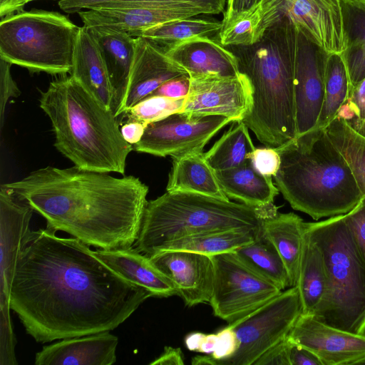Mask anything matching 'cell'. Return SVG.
Instances as JSON below:
<instances>
[{
  "mask_svg": "<svg viewBox=\"0 0 365 365\" xmlns=\"http://www.w3.org/2000/svg\"><path fill=\"white\" fill-rule=\"evenodd\" d=\"M30 230L17 256L9 307L37 342L111 331L148 298L79 240Z\"/></svg>",
  "mask_w": 365,
  "mask_h": 365,
  "instance_id": "6da1fadb",
  "label": "cell"
},
{
  "mask_svg": "<svg viewBox=\"0 0 365 365\" xmlns=\"http://www.w3.org/2000/svg\"><path fill=\"white\" fill-rule=\"evenodd\" d=\"M46 220L88 246L128 249L137 240L148 187L133 175L51 166L2 185Z\"/></svg>",
  "mask_w": 365,
  "mask_h": 365,
  "instance_id": "7a4b0ae2",
  "label": "cell"
},
{
  "mask_svg": "<svg viewBox=\"0 0 365 365\" xmlns=\"http://www.w3.org/2000/svg\"><path fill=\"white\" fill-rule=\"evenodd\" d=\"M298 29L287 16L267 27L255 43L232 46L239 70L250 83L252 108L242 120L267 147L297 137L294 68Z\"/></svg>",
  "mask_w": 365,
  "mask_h": 365,
  "instance_id": "3957f363",
  "label": "cell"
},
{
  "mask_svg": "<svg viewBox=\"0 0 365 365\" xmlns=\"http://www.w3.org/2000/svg\"><path fill=\"white\" fill-rule=\"evenodd\" d=\"M39 103L51 122L54 146L76 166L125 173L133 145L124 139L113 111L71 75L52 81L41 91Z\"/></svg>",
  "mask_w": 365,
  "mask_h": 365,
  "instance_id": "277c9868",
  "label": "cell"
},
{
  "mask_svg": "<svg viewBox=\"0 0 365 365\" xmlns=\"http://www.w3.org/2000/svg\"><path fill=\"white\" fill-rule=\"evenodd\" d=\"M276 148L281 164L274 178L293 209L318 220L346 214L364 197L326 129H314Z\"/></svg>",
  "mask_w": 365,
  "mask_h": 365,
  "instance_id": "5b68a950",
  "label": "cell"
},
{
  "mask_svg": "<svg viewBox=\"0 0 365 365\" xmlns=\"http://www.w3.org/2000/svg\"><path fill=\"white\" fill-rule=\"evenodd\" d=\"M277 212L273 205L254 207L207 195L166 192L148 201L134 245L148 257L171 241L204 232L261 227Z\"/></svg>",
  "mask_w": 365,
  "mask_h": 365,
  "instance_id": "8992f818",
  "label": "cell"
},
{
  "mask_svg": "<svg viewBox=\"0 0 365 365\" xmlns=\"http://www.w3.org/2000/svg\"><path fill=\"white\" fill-rule=\"evenodd\" d=\"M304 231L321 250L327 289L312 315L335 328L365 335V260L346 215L304 222Z\"/></svg>",
  "mask_w": 365,
  "mask_h": 365,
  "instance_id": "52a82bcc",
  "label": "cell"
},
{
  "mask_svg": "<svg viewBox=\"0 0 365 365\" xmlns=\"http://www.w3.org/2000/svg\"><path fill=\"white\" fill-rule=\"evenodd\" d=\"M80 27L66 16L33 9L1 18L0 59L51 75L71 73Z\"/></svg>",
  "mask_w": 365,
  "mask_h": 365,
  "instance_id": "ba28073f",
  "label": "cell"
},
{
  "mask_svg": "<svg viewBox=\"0 0 365 365\" xmlns=\"http://www.w3.org/2000/svg\"><path fill=\"white\" fill-rule=\"evenodd\" d=\"M302 314L297 286L278 295L240 319L229 323L238 347L215 365H252L269 349L284 339Z\"/></svg>",
  "mask_w": 365,
  "mask_h": 365,
  "instance_id": "9c48e42d",
  "label": "cell"
},
{
  "mask_svg": "<svg viewBox=\"0 0 365 365\" xmlns=\"http://www.w3.org/2000/svg\"><path fill=\"white\" fill-rule=\"evenodd\" d=\"M211 257L214 280L209 303L215 316L228 324L250 314L282 292L247 267L232 252Z\"/></svg>",
  "mask_w": 365,
  "mask_h": 365,
  "instance_id": "30bf717a",
  "label": "cell"
},
{
  "mask_svg": "<svg viewBox=\"0 0 365 365\" xmlns=\"http://www.w3.org/2000/svg\"><path fill=\"white\" fill-rule=\"evenodd\" d=\"M259 38L287 16L327 53L346 49L340 0H262Z\"/></svg>",
  "mask_w": 365,
  "mask_h": 365,
  "instance_id": "8fae6325",
  "label": "cell"
},
{
  "mask_svg": "<svg viewBox=\"0 0 365 365\" xmlns=\"http://www.w3.org/2000/svg\"><path fill=\"white\" fill-rule=\"evenodd\" d=\"M233 120L220 115H198L178 112L147 125L140 140L133 145L138 153L171 157L205 145Z\"/></svg>",
  "mask_w": 365,
  "mask_h": 365,
  "instance_id": "7c38bea8",
  "label": "cell"
},
{
  "mask_svg": "<svg viewBox=\"0 0 365 365\" xmlns=\"http://www.w3.org/2000/svg\"><path fill=\"white\" fill-rule=\"evenodd\" d=\"M327 55L324 50L298 29L294 68L297 137L314 130L317 124L325 95Z\"/></svg>",
  "mask_w": 365,
  "mask_h": 365,
  "instance_id": "4fadbf2b",
  "label": "cell"
},
{
  "mask_svg": "<svg viewBox=\"0 0 365 365\" xmlns=\"http://www.w3.org/2000/svg\"><path fill=\"white\" fill-rule=\"evenodd\" d=\"M252 104L250 83L242 73L230 77L193 78L182 112L220 115L234 122L246 118Z\"/></svg>",
  "mask_w": 365,
  "mask_h": 365,
  "instance_id": "5bb4252c",
  "label": "cell"
},
{
  "mask_svg": "<svg viewBox=\"0 0 365 365\" xmlns=\"http://www.w3.org/2000/svg\"><path fill=\"white\" fill-rule=\"evenodd\" d=\"M288 338L312 351L322 365H352L365 358V335L327 325L311 314L299 317Z\"/></svg>",
  "mask_w": 365,
  "mask_h": 365,
  "instance_id": "9a60e30c",
  "label": "cell"
},
{
  "mask_svg": "<svg viewBox=\"0 0 365 365\" xmlns=\"http://www.w3.org/2000/svg\"><path fill=\"white\" fill-rule=\"evenodd\" d=\"M150 259L170 279L177 295L186 306L210 302L214 280L210 256L184 250H165Z\"/></svg>",
  "mask_w": 365,
  "mask_h": 365,
  "instance_id": "2e32d148",
  "label": "cell"
},
{
  "mask_svg": "<svg viewBox=\"0 0 365 365\" xmlns=\"http://www.w3.org/2000/svg\"><path fill=\"white\" fill-rule=\"evenodd\" d=\"M185 75L188 74L167 56L163 48L143 37H135L133 66L119 117L166 81Z\"/></svg>",
  "mask_w": 365,
  "mask_h": 365,
  "instance_id": "e0dca14e",
  "label": "cell"
},
{
  "mask_svg": "<svg viewBox=\"0 0 365 365\" xmlns=\"http://www.w3.org/2000/svg\"><path fill=\"white\" fill-rule=\"evenodd\" d=\"M165 54L190 78L240 73L237 56L212 37H195L166 49Z\"/></svg>",
  "mask_w": 365,
  "mask_h": 365,
  "instance_id": "ac0fdd59",
  "label": "cell"
},
{
  "mask_svg": "<svg viewBox=\"0 0 365 365\" xmlns=\"http://www.w3.org/2000/svg\"><path fill=\"white\" fill-rule=\"evenodd\" d=\"M118 339L109 331L63 339L43 347L36 365H111L116 361Z\"/></svg>",
  "mask_w": 365,
  "mask_h": 365,
  "instance_id": "d6986e66",
  "label": "cell"
},
{
  "mask_svg": "<svg viewBox=\"0 0 365 365\" xmlns=\"http://www.w3.org/2000/svg\"><path fill=\"white\" fill-rule=\"evenodd\" d=\"M88 28L96 38L103 58L113 91L111 110L118 118L133 66L135 37L127 32L104 27Z\"/></svg>",
  "mask_w": 365,
  "mask_h": 365,
  "instance_id": "ffe728a7",
  "label": "cell"
},
{
  "mask_svg": "<svg viewBox=\"0 0 365 365\" xmlns=\"http://www.w3.org/2000/svg\"><path fill=\"white\" fill-rule=\"evenodd\" d=\"M78 14L87 27L108 28L132 36L167 21L198 16L188 11L155 6L88 9Z\"/></svg>",
  "mask_w": 365,
  "mask_h": 365,
  "instance_id": "44dd1931",
  "label": "cell"
},
{
  "mask_svg": "<svg viewBox=\"0 0 365 365\" xmlns=\"http://www.w3.org/2000/svg\"><path fill=\"white\" fill-rule=\"evenodd\" d=\"M93 253L116 274L146 289L153 297L177 295L170 279L153 264L150 257L135 247L115 250L97 249Z\"/></svg>",
  "mask_w": 365,
  "mask_h": 365,
  "instance_id": "7402d4cb",
  "label": "cell"
},
{
  "mask_svg": "<svg viewBox=\"0 0 365 365\" xmlns=\"http://www.w3.org/2000/svg\"><path fill=\"white\" fill-rule=\"evenodd\" d=\"M71 75L96 100L111 110L113 91L99 46L86 26L80 27Z\"/></svg>",
  "mask_w": 365,
  "mask_h": 365,
  "instance_id": "603a6c76",
  "label": "cell"
},
{
  "mask_svg": "<svg viewBox=\"0 0 365 365\" xmlns=\"http://www.w3.org/2000/svg\"><path fill=\"white\" fill-rule=\"evenodd\" d=\"M173 165L167 192H185L230 200L224 192L216 171L203 150H193L172 157Z\"/></svg>",
  "mask_w": 365,
  "mask_h": 365,
  "instance_id": "cb8c5ba5",
  "label": "cell"
},
{
  "mask_svg": "<svg viewBox=\"0 0 365 365\" xmlns=\"http://www.w3.org/2000/svg\"><path fill=\"white\" fill-rule=\"evenodd\" d=\"M226 195L251 207L262 208L274 205L279 194L272 177L260 173L250 159L244 164L226 170L216 172Z\"/></svg>",
  "mask_w": 365,
  "mask_h": 365,
  "instance_id": "d4e9b609",
  "label": "cell"
},
{
  "mask_svg": "<svg viewBox=\"0 0 365 365\" xmlns=\"http://www.w3.org/2000/svg\"><path fill=\"white\" fill-rule=\"evenodd\" d=\"M262 227L284 262L290 287L296 286L304 238V222L293 212H277L263 220Z\"/></svg>",
  "mask_w": 365,
  "mask_h": 365,
  "instance_id": "484cf974",
  "label": "cell"
},
{
  "mask_svg": "<svg viewBox=\"0 0 365 365\" xmlns=\"http://www.w3.org/2000/svg\"><path fill=\"white\" fill-rule=\"evenodd\" d=\"M327 273L324 255L304 231L297 287L302 314H312L322 302L327 289Z\"/></svg>",
  "mask_w": 365,
  "mask_h": 365,
  "instance_id": "4316f807",
  "label": "cell"
},
{
  "mask_svg": "<svg viewBox=\"0 0 365 365\" xmlns=\"http://www.w3.org/2000/svg\"><path fill=\"white\" fill-rule=\"evenodd\" d=\"M232 253L247 267L282 291L290 287L287 267L272 241L262 227L258 229L250 242Z\"/></svg>",
  "mask_w": 365,
  "mask_h": 365,
  "instance_id": "83f0119b",
  "label": "cell"
},
{
  "mask_svg": "<svg viewBox=\"0 0 365 365\" xmlns=\"http://www.w3.org/2000/svg\"><path fill=\"white\" fill-rule=\"evenodd\" d=\"M351 87L365 78V0H340Z\"/></svg>",
  "mask_w": 365,
  "mask_h": 365,
  "instance_id": "f1b7e54d",
  "label": "cell"
},
{
  "mask_svg": "<svg viewBox=\"0 0 365 365\" xmlns=\"http://www.w3.org/2000/svg\"><path fill=\"white\" fill-rule=\"evenodd\" d=\"M257 230L235 229L190 235L166 243L156 253L165 250H184L211 257L232 252L252 241Z\"/></svg>",
  "mask_w": 365,
  "mask_h": 365,
  "instance_id": "f546056e",
  "label": "cell"
},
{
  "mask_svg": "<svg viewBox=\"0 0 365 365\" xmlns=\"http://www.w3.org/2000/svg\"><path fill=\"white\" fill-rule=\"evenodd\" d=\"M191 16L167 21L135 34L166 49L195 37H212L219 33L222 21Z\"/></svg>",
  "mask_w": 365,
  "mask_h": 365,
  "instance_id": "4dcf8cb0",
  "label": "cell"
},
{
  "mask_svg": "<svg viewBox=\"0 0 365 365\" xmlns=\"http://www.w3.org/2000/svg\"><path fill=\"white\" fill-rule=\"evenodd\" d=\"M249 130L243 120L232 122L231 128L205 153L207 160L216 172L238 167L250 160L256 148Z\"/></svg>",
  "mask_w": 365,
  "mask_h": 365,
  "instance_id": "1f68e13d",
  "label": "cell"
},
{
  "mask_svg": "<svg viewBox=\"0 0 365 365\" xmlns=\"http://www.w3.org/2000/svg\"><path fill=\"white\" fill-rule=\"evenodd\" d=\"M351 82L341 53H328L325 69V95L317 128L325 129L347 101Z\"/></svg>",
  "mask_w": 365,
  "mask_h": 365,
  "instance_id": "d6a6232c",
  "label": "cell"
},
{
  "mask_svg": "<svg viewBox=\"0 0 365 365\" xmlns=\"http://www.w3.org/2000/svg\"><path fill=\"white\" fill-rule=\"evenodd\" d=\"M330 139L349 164L365 196V136L351 124L336 117L325 128Z\"/></svg>",
  "mask_w": 365,
  "mask_h": 365,
  "instance_id": "836d02e7",
  "label": "cell"
},
{
  "mask_svg": "<svg viewBox=\"0 0 365 365\" xmlns=\"http://www.w3.org/2000/svg\"><path fill=\"white\" fill-rule=\"evenodd\" d=\"M261 4L250 10L222 21L219 41L224 46H249L259 39Z\"/></svg>",
  "mask_w": 365,
  "mask_h": 365,
  "instance_id": "e575fe53",
  "label": "cell"
},
{
  "mask_svg": "<svg viewBox=\"0 0 365 365\" xmlns=\"http://www.w3.org/2000/svg\"><path fill=\"white\" fill-rule=\"evenodd\" d=\"M185 98H173L161 96H148L128 109L123 115L128 121H138L148 125L168 115L182 112Z\"/></svg>",
  "mask_w": 365,
  "mask_h": 365,
  "instance_id": "d590c367",
  "label": "cell"
},
{
  "mask_svg": "<svg viewBox=\"0 0 365 365\" xmlns=\"http://www.w3.org/2000/svg\"><path fill=\"white\" fill-rule=\"evenodd\" d=\"M217 341L212 354L196 356L192 358L193 365H215L218 361L231 356L238 347L237 336L228 325L217 333Z\"/></svg>",
  "mask_w": 365,
  "mask_h": 365,
  "instance_id": "8d00e7d4",
  "label": "cell"
},
{
  "mask_svg": "<svg viewBox=\"0 0 365 365\" xmlns=\"http://www.w3.org/2000/svg\"><path fill=\"white\" fill-rule=\"evenodd\" d=\"M250 159L260 173L268 177H274L281 164L280 155L276 148H255Z\"/></svg>",
  "mask_w": 365,
  "mask_h": 365,
  "instance_id": "74e56055",
  "label": "cell"
},
{
  "mask_svg": "<svg viewBox=\"0 0 365 365\" xmlns=\"http://www.w3.org/2000/svg\"><path fill=\"white\" fill-rule=\"evenodd\" d=\"M11 64L0 59V125L3 128L6 106L10 98L20 96L21 91L11 73Z\"/></svg>",
  "mask_w": 365,
  "mask_h": 365,
  "instance_id": "f35d334b",
  "label": "cell"
},
{
  "mask_svg": "<svg viewBox=\"0 0 365 365\" xmlns=\"http://www.w3.org/2000/svg\"><path fill=\"white\" fill-rule=\"evenodd\" d=\"M345 215L354 240L365 260V196Z\"/></svg>",
  "mask_w": 365,
  "mask_h": 365,
  "instance_id": "ab89813d",
  "label": "cell"
},
{
  "mask_svg": "<svg viewBox=\"0 0 365 365\" xmlns=\"http://www.w3.org/2000/svg\"><path fill=\"white\" fill-rule=\"evenodd\" d=\"M346 102L356 115L348 122L355 129L361 127L365 124V78L351 87Z\"/></svg>",
  "mask_w": 365,
  "mask_h": 365,
  "instance_id": "60d3db41",
  "label": "cell"
},
{
  "mask_svg": "<svg viewBox=\"0 0 365 365\" xmlns=\"http://www.w3.org/2000/svg\"><path fill=\"white\" fill-rule=\"evenodd\" d=\"M190 87V76L185 75L166 81L149 96H161L173 98H185L189 93Z\"/></svg>",
  "mask_w": 365,
  "mask_h": 365,
  "instance_id": "b9f144b4",
  "label": "cell"
},
{
  "mask_svg": "<svg viewBox=\"0 0 365 365\" xmlns=\"http://www.w3.org/2000/svg\"><path fill=\"white\" fill-rule=\"evenodd\" d=\"M253 365H290L287 336L265 351Z\"/></svg>",
  "mask_w": 365,
  "mask_h": 365,
  "instance_id": "7bdbcfd3",
  "label": "cell"
},
{
  "mask_svg": "<svg viewBox=\"0 0 365 365\" xmlns=\"http://www.w3.org/2000/svg\"><path fill=\"white\" fill-rule=\"evenodd\" d=\"M288 340L290 365H322L321 361L312 351L289 338Z\"/></svg>",
  "mask_w": 365,
  "mask_h": 365,
  "instance_id": "ee69618b",
  "label": "cell"
},
{
  "mask_svg": "<svg viewBox=\"0 0 365 365\" xmlns=\"http://www.w3.org/2000/svg\"><path fill=\"white\" fill-rule=\"evenodd\" d=\"M147 125L138 121H128L120 128L124 139L131 145L139 142Z\"/></svg>",
  "mask_w": 365,
  "mask_h": 365,
  "instance_id": "f6af8a7d",
  "label": "cell"
},
{
  "mask_svg": "<svg viewBox=\"0 0 365 365\" xmlns=\"http://www.w3.org/2000/svg\"><path fill=\"white\" fill-rule=\"evenodd\" d=\"M150 365H183L182 353L180 348L165 346L161 355L150 363Z\"/></svg>",
  "mask_w": 365,
  "mask_h": 365,
  "instance_id": "bcb514c9",
  "label": "cell"
},
{
  "mask_svg": "<svg viewBox=\"0 0 365 365\" xmlns=\"http://www.w3.org/2000/svg\"><path fill=\"white\" fill-rule=\"evenodd\" d=\"M262 1V0H227V9L224 14L223 20L250 10L259 5Z\"/></svg>",
  "mask_w": 365,
  "mask_h": 365,
  "instance_id": "7dc6e473",
  "label": "cell"
},
{
  "mask_svg": "<svg viewBox=\"0 0 365 365\" xmlns=\"http://www.w3.org/2000/svg\"><path fill=\"white\" fill-rule=\"evenodd\" d=\"M26 4L25 0H0L1 18L24 11Z\"/></svg>",
  "mask_w": 365,
  "mask_h": 365,
  "instance_id": "c3c4849f",
  "label": "cell"
},
{
  "mask_svg": "<svg viewBox=\"0 0 365 365\" xmlns=\"http://www.w3.org/2000/svg\"><path fill=\"white\" fill-rule=\"evenodd\" d=\"M217 341V334H204L201 341L197 352L205 354H212L215 351Z\"/></svg>",
  "mask_w": 365,
  "mask_h": 365,
  "instance_id": "681fc988",
  "label": "cell"
},
{
  "mask_svg": "<svg viewBox=\"0 0 365 365\" xmlns=\"http://www.w3.org/2000/svg\"><path fill=\"white\" fill-rule=\"evenodd\" d=\"M204 334L200 332H193L188 334L185 339L187 348L190 351H197Z\"/></svg>",
  "mask_w": 365,
  "mask_h": 365,
  "instance_id": "f907efd6",
  "label": "cell"
},
{
  "mask_svg": "<svg viewBox=\"0 0 365 365\" xmlns=\"http://www.w3.org/2000/svg\"><path fill=\"white\" fill-rule=\"evenodd\" d=\"M355 130H357L359 133H361L365 136V124L364 125H362L361 127L358 128Z\"/></svg>",
  "mask_w": 365,
  "mask_h": 365,
  "instance_id": "816d5d0a",
  "label": "cell"
},
{
  "mask_svg": "<svg viewBox=\"0 0 365 365\" xmlns=\"http://www.w3.org/2000/svg\"><path fill=\"white\" fill-rule=\"evenodd\" d=\"M358 364H364L365 365V358L360 361Z\"/></svg>",
  "mask_w": 365,
  "mask_h": 365,
  "instance_id": "f5cc1de1",
  "label": "cell"
},
{
  "mask_svg": "<svg viewBox=\"0 0 365 365\" xmlns=\"http://www.w3.org/2000/svg\"><path fill=\"white\" fill-rule=\"evenodd\" d=\"M37 1V0H25L26 4L29 2H31V1ZM58 1H60V0H58Z\"/></svg>",
  "mask_w": 365,
  "mask_h": 365,
  "instance_id": "db71d44e",
  "label": "cell"
}]
</instances>
